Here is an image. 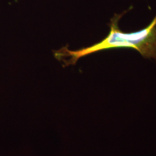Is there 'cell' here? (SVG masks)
Masks as SVG:
<instances>
[{"mask_svg": "<svg viewBox=\"0 0 156 156\" xmlns=\"http://www.w3.org/2000/svg\"><path fill=\"white\" fill-rule=\"evenodd\" d=\"M124 13L115 15L109 24L110 31L100 42L76 51L67 46L54 51L56 59L63 62L64 67L75 65L84 56L101 51L114 48H132L137 51L144 58L156 60V15L147 27L135 32L125 33L120 30L119 20Z\"/></svg>", "mask_w": 156, "mask_h": 156, "instance_id": "obj_1", "label": "cell"}]
</instances>
